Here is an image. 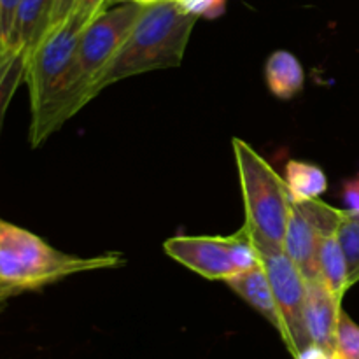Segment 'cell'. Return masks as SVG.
Masks as SVG:
<instances>
[{
	"label": "cell",
	"mask_w": 359,
	"mask_h": 359,
	"mask_svg": "<svg viewBox=\"0 0 359 359\" xmlns=\"http://www.w3.org/2000/svg\"><path fill=\"white\" fill-rule=\"evenodd\" d=\"M196 21L198 16L189 13L179 0L144 4L125 44L100 79L98 90L139 74L181 65Z\"/></svg>",
	"instance_id": "cell-1"
},
{
	"label": "cell",
	"mask_w": 359,
	"mask_h": 359,
	"mask_svg": "<svg viewBox=\"0 0 359 359\" xmlns=\"http://www.w3.org/2000/svg\"><path fill=\"white\" fill-rule=\"evenodd\" d=\"M86 25L70 14L58 27L46 32L27 55V83L30 95V144L37 147L60 128L58 114L72 76L77 44Z\"/></svg>",
	"instance_id": "cell-2"
},
{
	"label": "cell",
	"mask_w": 359,
	"mask_h": 359,
	"mask_svg": "<svg viewBox=\"0 0 359 359\" xmlns=\"http://www.w3.org/2000/svg\"><path fill=\"white\" fill-rule=\"evenodd\" d=\"M125 265L121 255H100L91 258L67 255L55 249L39 235L0 217V280L16 287L21 294L93 270Z\"/></svg>",
	"instance_id": "cell-3"
},
{
	"label": "cell",
	"mask_w": 359,
	"mask_h": 359,
	"mask_svg": "<svg viewBox=\"0 0 359 359\" xmlns=\"http://www.w3.org/2000/svg\"><path fill=\"white\" fill-rule=\"evenodd\" d=\"M142 9L144 4L137 0L118 4L102 11L84 27L77 44L69 88L60 107V126L100 93V79L125 44Z\"/></svg>",
	"instance_id": "cell-4"
},
{
	"label": "cell",
	"mask_w": 359,
	"mask_h": 359,
	"mask_svg": "<svg viewBox=\"0 0 359 359\" xmlns=\"http://www.w3.org/2000/svg\"><path fill=\"white\" fill-rule=\"evenodd\" d=\"M231 146L244 198V230L258 252L283 251L291 210L286 181L245 140L233 139Z\"/></svg>",
	"instance_id": "cell-5"
},
{
	"label": "cell",
	"mask_w": 359,
	"mask_h": 359,
	"mask_svg": "<svg viewBox=\"0 0 359 359\" xmlns=\"http://www.w3.org/2000/svg\"><path fill=\"white\" fill-rule=\"evenodd\" d=\"M342 209L318 200L291 202L283 251L297 265L305 280L319 279L318 252L325 235L337 233Z\"/></svg>",
	"instance_id": "cell-6"
},
{
	"label": "cell",
	"mask_w": 359,
	"mask_h": 359,
	"mask_svg": "<svg viewBox=\"0 0 359 359\" xmlns=\"http://www.w3.org/2000/svg\"><path fill=\"white\" fill-rule=\"evenodd\" d=\"M259 259L269 276L273 298L284 325L283 342L291 356H297L311 344L305 328V293L307 280L284 251L259 252Z\"/></svg>",
	"instance_id": "cell-7"
},
{
	"label": "cell",
	"mask_w": 359,
	"mask_h": 359,
	"mask_svg": "<svg viewBox=\"0 0 359 359\" xmlns=\"http://www.w3.org/2000/svg\"><path fill=\"white\" fill-rule=\"evenodd\" d=\"M165 255L209 280H228L238 273L233 262V237H179L163 244Z\"/></svg>",
	"instance_id": "cell-8"
},
{
	"label": "cell",
	"mask_w": 359,
	"mask_h": 359,
	"mask_svg": "<svg viewBox=\"0 0 359 359\" xmlns=\"http://www.w3.org/2000/svg\"><path fill=\"white\" fill-rule=\"evenodd\" d=\"M342 312V300L321 279L307 280L305 293V328L311 344L335 353L337 328Z\"/></svg>",
	"instance_id": "cell-9"
},
{
	"label": "cell",
	"mask_w": 359,
	"mask_h": 359,
	"mask_svg": "<svg viewBox=\"0 0 359 359\" xmlns=\"http://www.w3.org/2000/svg\"><path fill=\"white\" fill-rule=\"evenodd\" d=\"M224 283H226L242 300L248 302L256 312H259V314L277 330V333H279L280 339H283V319H280L279 309H277L276 298H273V291L272 286H270L269 276H266L262 263H258V265L252 266V269L244 270V272L235 273L233 277H230V279L224 280Z\"/></svg>",
	"instance_id": "cell-10"
},
{
	"label": "cell",
	"mask_w": 359,
	"mask_h": 359,
	"mask_svg": "<svg viewBox=\"0 0 359 359\" xmlns=\"http://www.w3.org/2000/svg\"><path fill=\"white\" fill-rule=\"evenodd\" d=\"M55 0H20L14 16L13 30L9 35V49L32 51L49 30Z\"/></svg>",
	"instance_id": "cell-11"
},
{
	"label": "cell",
	"mask_w": 359,
	"mask_h": 359,
	"mask_svg": "<svg viewBox=\"0 0 359 359\" xmlns=\"http://www.w3.org/2000/svg\"><path fill=\"white\" fill-rule=\"evenodd\" d=\"M265 81L272 95L280 100H290L304 90V67L293 53L277 49L265 63Z\"/></svg>",
	"instance_id": "cell-12"
},
{
	"label": "cell",
	"mask_w": 359,
	"mask_h": 359,
	"mask_svg": "<svg viewBox=\"0 0 359 359\" xmlns=\"http://www.w3.org/2000/svg\"><path fill=\"white\" fill-rule=\"evenodd\" d=\"M284 181H286L291 202L318 200L328 189V177L325 172L318 165L309 163V161H287Z\"/></svg>",
	"instance_id": "cell-13"
},
{
	"label": "cell",
	"mask_w": 359,
	"mask_h": 359,
	"mask_svg": "<svg viewBox=\"0 0 359 359\" xmlns=\"http://www.w3.org/2000/svg\"><path fill=\"white\" fill-rule=\"evenodd\" d=\"M319 279L344 300V294L349 291V279H347V263L342 248L339 244L337 233H328L323 237L318 252Z\"/></svg>",
	"instance_id": "cell-14"
},
{
	"label": "cell",
	"mask_w": 359,
	"mask_h": 359,
	"mask_svg": "<svg viewBox=\"0 0 359 359\" xmlns=\"http://www.w3.org/2000/svg\"><path fill=\"white\" fill-rule=\"evenodd\" d=\"M25 72H27V55L23 51L9 49L0 60V132H2L7 107L20 84L25 83Z\"/></svg>",
	"instance_id": "cell-15"
},
{
	"label": "cell",
	"mask_w": 359,
	"mask_h": 359,
	"mask_svg": "<svg viewBox=\"0 0 359 359\" xmlns=\"http://www.w3.org/2000/svg\"><path fill=\"white\" fill-rule=\"evenodd\" d=\"M337 238L342 248L347 263V279L349 286L359 283V214L342 209Z\"/></svg>",
	"instance_id": "cell-16"
},
{
	"label": "cell",
	"mask_w": 359,
	"mask_h": 359,
	"mask_svg": "<svg viewBox=\"0 0 359 359\" xmlns=\"http://www.w3.org/2000/svg\"><path fill=\"white\" fill-rule=\"evenodd\" d=\"M335 359H359V326L351 319L342 309L339 318V328H337V346Z\"/></svg>",
	"instance_id": "cell-17"
},
{
	"label": "cell",
	"mask_w": 359,
	"mask_h": 359,
	"mask_svg": "<svg viewBox=\"0 0 359 359\" xmlns=\"http://www.w3.org/2000/svg\"><path fill=\"white\" fill-rule=\"evenodd\" d=\"M20 0H0V42L7 46ZM9 48V46H7Z\"/></svg>",
	"instance_id": "cell-18"
},
{
	"label": "cell",
	"mask_w": 359,
	"mask_h": 359,
	"mask_svg": "<svg viewBox=\"0 0 359 359\" xmlns=\"http://www.w3.org/2000/svg\"><path fill=\"white\" fill-rule=\"evenodd\" d=\"M189 13L196 16H216L223 13L224 0H179Z\"/></svg>",
	"instance_id": "cell-19"
},
{
	"label": "cell",
	"mask_w": 359,
	"mask_h": 359,
	"mask_svg": "<svg viewBox=\"0 0 359 359\" xmlns=\"http://www.w3.org/2000/svg\"><path fill=\"white\" fill-rule=\"evenodd\" d=\"M105 2H107V0H77L76 9H74L72 14H76L84 25H88L93 18H97L102 11H105Z\"/></svg>",
	"instance_id": "cell-20"
},
{
	"label": "cell",
	"mask_w": 359,
	"mask_h": 359,
	"mask_svg": "<svg viewBox=\"0 0 359 359\" xmlns=\"http://www.w3.org/2000/svg\"><path fill=\"white\" fill-rule=\"evenodd\" d=\"M342 200L344 205H346V210L359 214V175L349 179V181L344 184Z\"/></svg>",
	"instance_id": "cell-21"
},
{
	"label": "cell",
	"mask_w": 359,
	"mask_h": 359,
	"mask_svg": "<svg viewBox=\"0 0 359 359\" xmlns=\"http://www.w3.org/2000/svg\"><path fill=\"white\" fill-rule=\"evenodd\" d=\"M76 4L77 0H55V2H53V14H51V23H49V30L58 27L60 23H63V21L74 13Z\"/></svg>",
	"instance_id": "cell-22"
},
{
	"label": "cell",
	"mask_w": 359,
	"mask_h": 359,
	"mask_svg": "<svg viewBox=\"0 0 359 359\" xmlns=\"http://www.w3.org/2000/svg\"><path fill=\"white\" fill-rule=\"evenodd\" d=\"M293 359H333V354L326 351L325 347L316 346V344H309L307 347L300 351Z\"/></svg>",
	"instance_id": "cell-23"
},
{
	"label": "cell",
	"mask_w": 359,
	"mask_h": 359,
	"mask_svg": "<svg viewBox=\"0 0 359 359\" xmlns=\"http://www.w3.org/2000/svg\"><path fill=\"white\" fill-rule=\"evenodd\" d=\"M18 294H21V291H18L16 287L9 286V284L0 280V305H7V302H9L11 298L18 297Z\"/></svg>",
	"instance_id": "cell-24"
},
{
	"label": "cell",
	"mask_w": 359,
	"mask_h": 359,
	"mask_svg": "<svg viewBox=\"0 0 359 359\" xmlns=\"http://www.w3.org/2000/svg\"><path fill=\"white\" fill-rule=\"evenodd\" d=\"M123 2H132V0H107V2H105V9L112 6H118V4H123ZM137 2H139V0H137Z\"/></svg>",
	"instance_id": "cell-25"
},
{
	"label": "cell",
	"mask_w": 359,
	"mask_h": 359,
	"mask_svg": "<svg viewBox=\"0 0 359 359\" xmlns=\"http://www.w3.org/2000/svg\"><path fill=\"white\" fill-rule=\"evenodd\" d=\"M7 51H9V48H7V46L4 44V42H0V60L4 58V55H6Z\"/></svg>",
	"instance_id": "cell-26"
},
{
	"label": "cell",
	"mask_w": 359,
	"mask_h": 359,
	"mask_svg": "<svg viewBox=\"0 0 359 359\" xmlns=\"http://www.w3.org/2000/svg\"><path fill=\"white\" fill-rule=\"evenodd\" d=\"M139 2H142V4H149V2H154V0H139Z\"/></svg>",
	"instance_id": "cell-27"
},
{
	"label": "cell",
	"mask_w": 359,
	"mask_h": 359,
	"mask_svg": "<svg viewBox=\"0 0 359 359\" xmlns=\"http://www.w3.org/2000/svg\"><path fill=\"white\" fill-rule=\"evenodd\" d=\"M4 309H6V305H0V312H2Z\"/></svg>",
	"instance_id": "cell-28"
},
{
	"label": "cell",
	"mask_w": 359,
	"mask_h": 359,
	"mask_svg": "<svg viewBox=\"0 0 359 359\" xmlns=\"http://www.w3.org/2000/svg\"><path fill=\"white\" fill-rule=\"evenodd\" d=\"M333 359H335V358H333Z\"/></svg>",
	"instance_id": "cell-29"
}]
</instances>
